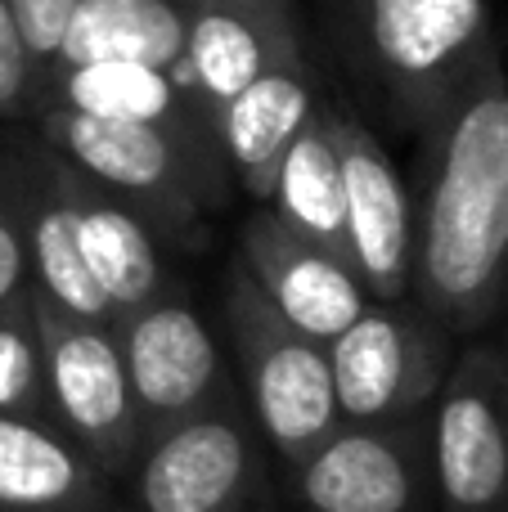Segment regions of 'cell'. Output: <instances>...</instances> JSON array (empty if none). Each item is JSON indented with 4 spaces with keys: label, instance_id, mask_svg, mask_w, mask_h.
Masks as SVG:
<instances>
[{
    "label": "cell",
    "instance_id": "cell-1",
    "mask_svg": "<svg viewBox=\"0 0 508 512\" xmlns=\"http://www.w3.org/2000/svg\"><path fill=\"white\" fill-rule=\"evenodd\" d=\"M414 203V306L446 333H477L508 297V68L495 54L428 126Z\"/></svg>",
    "mask_w": 508,
    "mask_h": 512
},
{
    "label": "cell",
    "instance_id": "cell-2",
    "mask_svg": "<svg viewBox=\"0 0 508 512\" xmlns=\"http://www.w3.org/2000/svg\"><path fill=\"white\" fill-rule=\"evenodd\" d=\"M365 77L396 122L428 131L500 54L486 0H347Z\"/></svg>",
    "mask_w": 508,
    "mask_h": 512
},
{
    "label": "cell",
    "instance_id": "cell-3",
    "mask_svg": "<svg viewBox=\"0 0 508 512\" xmlns=\"http://www.w3.org/2000/svg\"><path fill=\"white\" fill-rule=\"evenodd\" d=\"M225 333L234 346L252 427L284 459V468H297L315 445L342 427L329 346L297 333L261 297V288L239 261L225 283Z\"/></svg>",
    "mask_w": 508,
    "mask_h": 512
},
{
    "label": "cell",
    "instance_id": "cell-4",
    "mask_svg": "<svg viewBox=\"0 0 508 512\" xmlns=\"http://www.w3.org/2000/svg\"><path fill=\"white\" fill-rule=\"evenodd\" d=\"M41 131L54 158L122 198L135 216L149 221L153 234L189 239L198 230L212 203L203 171V149L212 135H185L140 122H99V117L63 113V108H45Z\"/></svg>",
    "mask_w": 508,
    "mask_h": 512
},
{
    "label": "cell",
    "instance_id": "cell-5",
    "mask_svg": "<svg viewBox=\"0 0 508 512\" xmlns=\"http://www.w3.org/2000/svg\"><path fill=\"white\" fill-rule=\"evenodd\" d=\"M455 364V333L405 301H369L329 342L338 418L351 427L428 418Z\"/></svg>",
    "mask_w": 508,
    "mask_h": 512
},
{
    "label": "cell",
    "instance_id": "cell-6",
    "mask_svg": "<svg viewBox=\"0 0 508 512\" xmlns=\"http://www.w3.org/2000/svg\"><path fill=\"white\" fill-rule=\"evenodd\" d=\"M32 292V288H27ZM36 328L45 351V396L50 418L108 481L126 477L144 445V427L135 414L126 382L122 346L108 324L63 315L59 306L32 292Z\"/></svg>",
    "mask_w": 508,
    "mask_h": 512
},
{
    "label": "cell",
    "instance_id": "cell-7",
    "mask_svg": "<svg viewBox=\"0 0 508 512\" xmlns=\"http://www.w3.org/2000/svg\"><path fill=\"white\" fill-rule=\"evenodd\" d=\"M135 512H248L261 481V436L225 391L207 409L153 432L131 472Z\"/></svg>",
    "mask_w": 508,
    "mask_h": 512
},
{
    "label": "cell",
    "instance_id": "cell-8",
    "mask_svg": "<svg viewBox=\"0 0 508 512\" xmlns=\"http://www.w3.org/2000/svg\"><path fill=\"white\" fill-rule=\"evenodd\" d=\"M428 477L437 512H508L504 355L495 342L455 351L428 409Z\"/></svg>",
    "mask_w": 508,
    "mask_h": 512
},
{
    "label": "cell",
    "instance_id": "cell-9",
    "mask_svg": "<svg viewBox=\"0 0 508 512\" xmlns=\"http://www.w3.org/2000/svg\"><path fill=\"white\" fill-rule=\"evenodd\" d=\"M113 333L117 346H122L126 382H131L144 441L162 427L207 409L212 400H221L230 391L216 333L194 310V301L180 297L176 288H167L162 297L122 315L113 324Z\"/></svg>",
    "mask_w": 508,
    "mask_h": 512
},
{
    "label": "cell",
    "instance_id": "cell-10",
    "mask_svg": "<svg viewBox=\"0 0 508 512\" xmlns=\"http://www.w3.org/2000/svg\"><path fill=\"white\" fill-rule=\"evenodd\" d=\"M288 472L306 512H428V418L342 423Z\"/></svg>",
    "mask_w": 508,
    "mask_h": 512
},
{
    "label": "cell",
    "instance_id": "cell-11",
    "mask_svg": "<svg viewBox=\"0 0 508 512\" xmlns=\"http://www.w3.org/2000/svg\"><path fill=\"white\" fill-rule=\"evenodd\" d=\"M342 158L347 261L369 301H405L414 283V198L401 167L360 117L329 113Z\"/></svg>",
    "mask_w": 508,
    "mask_h": 512
},
{
    "label": "cell",
    "instance_id": "cell-12",
    "mask_svg": "<svg viewBox=\"0 0 508 512\" xmlns=\"http://www.w3.org/2000/svg\"><path fill=\"white\" fill-rule=\"evenodd\" d=\"M239 265L252 274L261 297L297 328L329 346L342 328L360 319L369 292L347 256L320 248L288 230L275 212L257 207L239 230Z\"/></svg>",
    "mask_w": 508,
    "mask_h": 512
},
{
    "label": "cell",
    "instance_id": "cell-13",
    "mask_svg": "<svg viewBox=\"0 0 508 512\" xmlns=\"http://www.w3.org/2000/svg\"><path fill=\"white\" fill-rule=\"evenodd\" d=\"M284 63H302L293 14L270 9H189V32L171 81L207 126L257 77Z\"/></svg>",
    "mask_w": 508,
    "mask_h": 512
},
{
    "label": "cell",
    "instance_id": "cell-14",
    "mask_svg": "<svg viewBox=\"0 0 508 512\" xmlns=\"http://www.w3.org/2000/svg\"><path fill=\"white\" fill-rule=\"evenodd\" d=\"M41 162H45V176L59 189L63 207H68L72 230H77V248L86 256V270L95 274L113 315L122 319L131 310H140L144 301L162 297L171 288V279H167V265H162L158 234L149 230V221L135 216L108 189H99L90 176H81L77 167L54 158L50 149H45Z\"/></svg>",
    "mask_w": 508,
    "mask_h": 512
},
{
    "label": "cell",
    "instance_id": "cell-15",
    "mask_svg": "<svg viewBox=\"0 0 508 512\" xmlns=\"http://www.w3.org/2000/svg\"><path fill=\"white\" fill-rule=\"evenodd\" d=\"M0 512H117L113 481L50 418L0 414Z\"/></svg>",
    "mask_w": 508,
    "mask_h": 512
},
{
    "label": "cell",
    "instance_id": "cell-16",
    "mask_svg": "<svg viewBox=\"0 0 508 512\" xmlns=\"http://www.w3.org/2000/svg\"><path fill=\"white\" fill-rule=\"evenodd\" d=\"M311 117H315V90H311L306 59L270 68L266 77H257L216 117V126H212L216 149L239 171L243 189L257 203L270 198L279 162H284V153L293 149V140L302 135V126Z\"/></svg>",
    "mask_w": 508,
    "mask_h": 512
},
{
    "label": "cell",
    "instance_id": "cell-17",
    "mask_svg": "<svg viewBox=\"0 0 508 512\" xmlns=\"http://www.w3.org/2000/svg\"><path fill=\"white\" fill-rule=\"evenodd\" d=\"M185 32L189 9L180 0H77L50 72L86 63H144L171 72Z\"/></svg>",
    "mask_w": 508,
    "mask_h": 512
},
{
    "label": "cell",
    "instance_id": "cell-18",
    "mask_svg": "<svg viewBox=\"0 0 508 512\" xmlns=\"http://www.w3.org/2000/svg\"><path fill=\"white\" fill-rule=\"evenodd\" d=\"M18 212H23V248H27V288L41 301L59 306L63 315L90 319V324H117L108 297L99 292L95 274L86 270V256L77 248V230L63 207L54 180L45 176V162H36L32 180L18 189Z\"/></svg>",
    "mask_w": 508,
    "mask_h": 512
},
{
    "label": "cell",
    "instance_id": "cell-19",
    "mask_svg": "<svg viewBox=\"0 0 508 512\" xmlns=\"http://www.w3.org/2000/svg\"><path fill=\"white\" fill-rule=\"evenodd\" d=\"M50 77H54L50 108H63V113L99 117V122L167 126V131H185V135H212V126L198 117V108L180 95L171 72L162 68H144V63H86V68L50 72Z\"/></svg>",
    "mask_w": 508,
    "mask_h": 512
},
{
    "label": "cell",
    "instance_id": "cell-20",
    "mask_svg": "<svg viewBox=\"0 0 508 512\" xmlns=\"http://www.w3.org/2000/svg\"><path fill=\"white\" fill-rule=\"evenodd\" d=\"M266 212H275L288 230L320 248L347 256V221H342V158L333 140V117L315 108V117L302 126L293 149L284 153L270 185Z\"/></svg>",
    "mask_w": 508,
    "mask_h": 512
},
{
    "label": "cell",
    "instance_id": "cell-21",
    "mask_svg": "<svg viewBox=\"0 0 508 512\" xmlns=\"http://www.w3.org/2000/svg\"><path fill=\"white\" fill-rule=\"evenodd\" d=\"M0 414L50 418L45 351H41L32 292H23V297H14L9 306H0Z\"/></svg>",
    "mask_w": 508,
    "mask_h": 512
},
{
    "label": "cell",
    "instance_id": "cell-22",
    "mask_svg": "<svg viewBox=\"0 0 508 512\" xmlns=\"http://www.w3.org/2000/svg\"><path fill=\"white\" fill-rule=\"evenodd\" d=\"M5 5H9V14H14L18 36H23L32 63L36 68H50L77 0H5Z\"/></svg>",
    "mask_w": 508,
    "mask_h": 512
},
{
    "label": "cell",
    "instance_id": "cell-23",
    "mask_svg": "<svg viewBox=\"0 0 508 512\" xmlns=\"http://www.w3.org/2000/svg\"><path fill=\"white\" fill-rule=\"evenodd\" d=\"M36 72H41V68L32 63L23 36H18L14 14H9V5L0 0V117L23 113L27 99H32Z\"/></svg>",
    "mask_w": 508,
    "mask_h": 512
},
{
    "label": "cell",
    "instance_id": "cell-24",
    "mask_svg": "<svg viewBox=\"0 0 508 512\" xmlns=\"http://www.w3.org/2000/svg\"><path fill=\"white\" fill-rule=\"evenodd\" d=\"M27 292V248H23V212L18 189L0 180V306Z\"/></svg>",
    "mask_w": 508,
    "mask_h": 512
},
{
    "label": "cell",
    "instance_id": "cell-25",
    "mask_svg": "<svg viewBox=\"0 0 508 512\" xmlns=\"http://www.w3.org/2000/svg\"><path fill=\"white\" fill-rule=\"evenodd\" d=\"M185 9H270V14H293L288 0H180Z\"/></svg>",
    "mask_w": 508,
    "mask_h": 512
},
{
    "label": "cell",
    "instance_id": "cell-26",
    "mask_svg": "<svg viewBox=\"0 0 508 512\" xmlns=\"http://www.w3.org/2000/svg\"><path fill=\"white\" fill-rule=\"evenodd\" d=\"M500 355H504V418H508V337L500 342Z\"/></svg>",
    "mask_w": 508,
    "mask_h": 512
},
{
    "label": "cell",
    "instance_id": "cell-27",
    "mask_svg": "<svg viewBox=\"0 0 508 512\" xmlns=\"http://www.w3.org/2000/svg\"><path fill=\"white\" fill-rule=\"evenodd\" d=\"M117 512H135V508H117Z\"/></svg>",
    "mask_w": 508,
    "mask_h": 512
}]
</instances>
